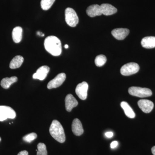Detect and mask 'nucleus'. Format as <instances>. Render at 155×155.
<instances>
[{"label":"nucleus","instance_id":"30","mask_svg":"<svg viewBox=\"0 0 155 155\" xmlns=\"http://www.w3.org/2000/svg\"><path fill=\"white\" fill-rule=\"evenodd\" d=\"M64 48L66 49L68 48H69V45H65V46H64Z\"/></svg>","mask_w":155,"mask_h":155},{"label":"nucleus","instance_id":"28","mask_svg":"<svg viewBox=\"0 0 155 155\" xmlns=\"http://www.w3.org/2000/svg\"><path fill=\"white\" fill-rule=\"evenodd\" d=\"M37 34L39 36L43 37L45 36L44 34L42 32H41V31H38L37 32Z\"/></svg>","mask_w":155,"mask_h":155},{"label":"nucleus","instance_id":"31","mask_svg":"<svg viewBox=\"0 0 155 155\" xmlns=\"http://www.w3.org/2000/svg\"><path fill=\"white\" fill-rule=\"evenodd\" d=\"M1 140H2V139H1V137H0V141H1Z\"/></svg>","mask_w":155,"mask_h":155},{"label":"nucleus","instance_id":"4","mask_svg":"<svg viewBox=\"0 0 155 155\" xmlns=\"http://www.w3.org/2000/svg\"><path fill=\"white\" fill-rule=\"evenodd\" d=\"M129 94L139 97H146L151 96L152 92L147 88H143L138 87H131L128 89Z\"/></svg>","mask_w":155,"mask_h":155},{"label":"nucleus","instance_id":"2","mask_svg":"<svg viewBox=\"0 0 155 155\" xmlns=\"http://www.w3.org/2000/svg\"><path fill=\"white\" fill-rule=\"evenodd\" d=\"M50 134L57 141L63 143L66 140V136L63 126L58 120H53L49 128Z\"/></svg>","mask_w":155,"mask_h":155},{"label":"nucleus","instance_id":"26","mask_svg":"<svg viewBox=\"0 0 155 155\" xmlns=\"http://www.w3.org/2000/svg\"><path fill=\"white\" fill-rule=\"evenodd\" d=\"M106 136L108 138H111L113 137L114 136V133L111 131H109V132H106L105 133Z\"/></svg>","mask_w":155,"mask_h":155},{"label":"nucleus","instance_id":"23","mask_svg":"<svg viewBox=\"0 0 155 155\" xmlns=\"http://www.w3.org/2000/svg\"><path fill=\"white\" fill-rule=\"evenodd\" d=\"M37 147V155H48L46 147L44 143H40L38 144Z\"/></svg>","mask_w":155,"mask_h":155},{"label":"nucleus","instance_id":"7","mask_svg":"<svg viewBox=\"0 0 155 155\" xmlns=\"http://www.w3.org/2000/svg\"><path fill=\"white\" fill-rule=\"evenodd\" d=\"M66 75L65 73H61L58 74L55 78L49 82L47 87L49 89L56 88L61 86L66 80Z\"/></svg>","mask_w":155,"mask_h":155},{"label":"nucleus","instance_id":"18","mask_svg":"<svg viewBox=\"0 0 155 155\" xmlns=\"http://www.w3.org/2000/svg\"><path fill=\"white\" fill-rule=\"evenodd\" d=\"M121 107L124 110L125 114L127 117L131 119H133L135 117V114L134 112L131 107L129 105L127 102L125 101L122 102L121 103Z\"/></svg>","mask_w":155,"mask_h":155},{"label":"nucleus","instance_id":"14","mask_svg":"<svg viewBox=\"0 0 155 155\" xmlns=\"http://www.w3.org/2000/svg\"><path fill=\"white\" fill-rule=\"evenodd\" d=\"M86 13L88 16L91 17L101 16L102 14L101 6L98 5H93L89 6L87 9Z\"/></svg>","mask_w":155,"mask_h":155},{"label":"nucleus","instance_id":"24","mask_svg":"<svg viewBox=\"0 0 155 155\" xmlns=\"http://www.w3.org/2000/svg\"><path fill=\"white\" fill-rule=\"evenodd\" d=\"M37 137V134L35 133H31L27 134L23 137V140L24 141L27 143L31 142Z\"/></svg>","mask_w":155,"mask_h":155},{"label":"nucleus","instance_id":"22","mask_svg":"<svg viewBox=\"0 0 155 155\" xmlns=\"http://www.w3.org/2000/svg\"><path fill=\"white\" fill-rule=\"evenodd\" d=\"M107 62L106 56L101 54L97 56L95 60V64L97 67H101L104 66Z\"/></svg>","mask_w":155,"mask_h":155},{"label":"nucleus","instance_id":"13","mask_svg":"<svg viewBox=\"0 0 155 155\" xmlns=\"http://www.w3.org/2000/svg\"><path fill=\"white\" fill-rule=\"evenodd\" d=\"M72 132L75 135L81 136L84 133V129L82 124L79 119H75L73 120L72 125Z\"/></svg>","mask_w":155,"mask_h":155},{"label":"nucleus","instance_id":"9","mask_svg":"<svg viewBox=\"0 0 155 155\" xmlns=\"http://www.w3.org/2000/svg\"><path fill=\"white\" fill-rule=\"evenodd\" d=\"M137 104L141 110L146 114H148L151 112L154 107L153 103L148 100H140Z\"/></svg>","mask_w":155,"mask_h":155},{"label":"nucleus","instance_id":"12","mask_svg":"<svg viewBox=\"0 0 155 155\" xmlns=\"http://www.w3.org/2000/svg\"><path fill=\"white\" fill-rule=\"evenodd\" d=\"M65 101L66 109L68 112H71L73 108L77 107L78 105V102L71 94L67 95L65 98Z\"/></svg>","mask_w":155,"mask_h":155},{"label":"nucleus","instance_id":"5","mask_svg":"<svg viewBox=\"0 0 155 155\" xmlns=\"http://www.w3.org/2000/svg\"><path fill=\"white\" fill-rule=\"evenodd\" d=\"M139 69L138 64L131 62L123 65L120 69V72L123 75L128 76L137 73Z\"/></svg>","mask_w":155,"mask_h":155},{"label":"nucleus","instance_id":"1","mask_svg":"<svg viewBox=\"0 0 155 155\" xmlns=\"http://www.w3.org/2000/svg\"><path fill=\"white\" fill-rule=\"evenodd\" d=\"M45 49L52 55L60 56L62 53L61 41L57 37L48 36L44 41Z\"/></svg>","mask_w":155,"mask_h":155},{"label":"nucleus","instance_id":"29","mask_svg":"<svg viewBox=\"0 0 155 155\" xmlns=\"http://www.w3.org/2000/svg\"><path fill=\"white\" fill-rule=\"evenodd\" d=\"M151 150L153 155H155V146L153 147L152 148Z\"/></svg>","mask_w":155,"mask_h":155},{"label":"nucleus","instance_id":"3","mask_svg":"<svg viewBox=\"0 0 155 155\" xmlns=\"http://www.w3.org/2000/svg\"><path fill=\"white\" fill-rule=\"evenodd\" d=\"M65 20L67 24L71 27H74L78 23V16L74 9L68 8L65 10Z\"/></svg>","mask_w":155,"mask_h":155},{"label":"nucleus","instance_id":"21","mask_svg":"<svg viewBox=\"0 0 155 155\" xmlns=\"http://www.w3.org/2000/svg\"><path fill=\"white\" fill-rule=\"evenodd\" d=\"M55 0H41V8L45 11H47L52 7Z\"/></svg>","mask_w":155,"mask_h":155},{"label":"nucleus","instance_id":"16","mask_svg":"<svg viewBox=\"0 0 155 155\" xmlns=\"http://www.w3.org/2000/svg\"><path fill=\"white\" fill-rule=\"evenodd\" d=\"M141 44L143 47L147 49L155 48V37L148 36L143 38Z\"/></svg>","mask_w":155,"mask_h":155},{"label":"nucleus","instance_id":"20","mask_svg":"<svg viewBox=\"0 0 155 155\" xmlns=\"http://www.w3.org/2000/svg\"><path fill=\"white\" fill-rule=\"evenodd\" d=\"M24 61V58L22 56H16L14 57L10 64V68L11 69H17L21 67Z\"/></svg>","mask_w":155,"mask_h":155},{"label":"nucleus","instance_id":"8","mask_svg":"<svg viewBox=\"0 0 155 155\" xmlns=\"http://www.w3.org/2000/svg\"><path fill=\"white\" fill-rule=\"evenodd\" d=\"M88 88V84L85 81H83L78 84L75 88V93L79 98L82 100H85L87 97Z\"/></svg>","mask_w":155,"mask_h":155},{"label":"nucleus","instance_id":"27","mask_svg":"<svg viewBox=\"0 0 155 155\" xmlns=\"http://www.w3.org/2000/svg\"><path fill=\"white\" fill-rule=\"evenodd\" d=\"M17 155H28V152L26 150L22 151L20 152Z\"/></svg>","mask_w":155,"mask_h":155},{"label":"nucleus","instance_id":"11","mask_svg":"<svg viewBox=\"0 0 155 155\" xmlns=\"http://www.w3.org/2000/svg\"><path fill=\"white\" fill-rule=\"evenodd\" d=\"M112 35L119 40L124 39L129 33V29L125 28H117L112 31Z\"/></svg>","mask_w":155,"mask_h":155},{"label":"nucleus","instance_id":"10","mask_svg":"<svg viewBox=\"0 0 155 155\" xmlns=\"http://www.w3.org/2000/svg\"><path fill=\"white\" fill-rule=\"evenodd\" d=\"M50 71V68L47 66H43L40 67L36 72L33 74L32 77L34 79H37L42 81L44 80L47 76Z\"/></svg>","mask_w":155,"mask_h":155},{"label":"nucleus","instance_id":"17","mask_svg":"<svg viewBox=\"0 0 155 155\" xmlns=\"http://www.w3.org/2000/svg\"><path fill=\"white\" fill-rule=\"evenodd\" d=\"M22 28L20 26H17L13 29L12 31V38L14 42L18 43L22 39Z\"/></svg>","mask_w":155,"mask_h":155},{"label":"nucleus","instance_id":"19","mask_svg":"<svg viewBox=\"0 0 155 155\" xmlns=\"http://www.w3.org/2000/svg\"><path fill=\"white\" fill-rule=\"evenodd\" d=\"M18 78L16 76H13L11 78H5L2 79L1 82V85L3 88H9L11 84L17 82Z\"/></svg>","mask_w":155,"mask_h":155},{"label":"nucleus","instance_id":"15","mask_svg":"<svg viewBox=\"0 0 155 155\" xmlns=\"http://www.w3.org/2000/svg\"><path fill=\"white\" fill-rule=\"evenodd\" d=\"M102 14L105 16L113 15L117 11V9L114 6L109 4H103L101 5Z\"/></svg>","mask_w":155,"mask_h":155},{"label":"nucleus","instance_id":"6","mask_svg":"<svg viewBox=\"0 0 155 155\" xmlns=\"http://www.w3.org/2000/svg\"><path fill=\"white\" fill-rule=\"evenodd\" d=\"M16 116V112L11 107L6 106H0V121L1 122H3L8 118L14 119Z\"/></svg>","mask_w":155,"mask_h":155},{"label":"nucleus","instance_id":"25","mask_svg":"<svg viewBox=\"0 0 155 155\" xmlns=\"http://www.w3.org/2000/svg\"><path fill=\"white\" fill-rule=\"evenodd\" d=\"M118 142L117 141H114L112 142L110 144V147L112 149H115L116 147L118 146Z\"/></svg>","mask_w":155,"mask_h":155}]
</instances>
